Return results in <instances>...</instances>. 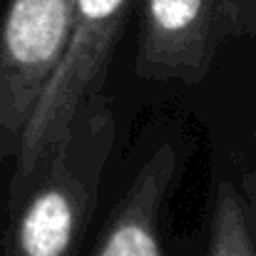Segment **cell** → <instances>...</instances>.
Masks as SVG:
<instances>
[{"mask_svg":"<svg viewBox=\"0 0 256 256\" xmlns=\"http://www.w3.org/2000/svg\"><path fill=\"white\" fill-rule=\"evenodd\" d=\"M206 256H256L244 194L229 179L219 182L214 192Z\"/></svg>","mask_w":256,"mask_h":256,"instance_id":"8992f818","label":"cell"},{"mask_svg":"<svg viewBox=\"0 0 256 256\" xmlns=\"http://www.w3.org/2000/svg\"><path fill=\"white\" fill-rule=\"evenodd\" d=\"M117 142V114L104 92L87 100L40 176L10 204L2 256H75L97 209Z\"/></svg>","mask_w":256,"mask_h":256,"instance_id":"6da1fadb","label":"cell"},{"mask_svg":"<svg viewBox=\"0 0 256 256\" xmlns=\"http://www.w3.org/2000/svg\"><path fill=\"white\" fill-rule=\"evenodd\" d=\"M179 174V144L162 142L110 212L90 256H164L162 214Z\"/></svg>","mask_w":256,"mask_h":256,"instance_id":"5b68a950","label":"cell"},{"mask_svg":"<svg viewBox=\"0 0 256 256\" xmlns=\"http://www.w3.org/2000/svg\"><path fill=\"white\" fill-rule=\"evenodd\" d=\"M226 38L256 40V0H226Z\"/></svg>","mask_w":256,"mask_h":256,"instance_id":"52a82bcc","label":"cell"},{"mask_svg":"<svg viewBox=\"0 0 256 256\" xmlns=\"http://www.w3.org/2000/svg\"><path fill=\"white\" fill-rule=\"evenodd\" d=\"M226 40V0H142L134 72L199 85Z\"/></svg>","mask_w":256,"mask_h":256,"instance_id":"277c9868","label":"cell"},{"mask_svg":"<svg viewBox=\"0 0 256 256\" xmlns=\"http://www.w3.org/2000/svg\"><path fill=\"white\" fill-rule=\"evenodd\" d=\"M134 0H75L70 45L22 132L10 176V204L40 176L87 100L102 92Z\"/></svg>","mask_w":256,"mask_h":256,"instance_id":"7a4b0ae2","label":"cell"},{"mask_svg":"<svg viewBox=\"0 0 256 256\" xmlns=\"http://www.w3.org/2000/svg\"><path fill=\"white\" fill-rule=\"evenodd\" d=\"M242 194H244V204H246V216H249V226L256 242V154H254V167L244 176L242 184Z\"/></svg>","mask_w":256,"mask_h":256,"instance_id":"ba28073f","label":"cell"},{"mask_svg":"<svg viewBox=\"0 0 256 256\" xmlns=\"http://www.w3.org/2000/svg\"><path fill=\"white\" fill-rule=\"evenodd\" d=\"M75 0H10L0 22V162L22 132L72 35Z\"/></svg>","mask_w":256,"mask_h":256,"instance_id":"3957f363","label":"cell"}]
</instances>
